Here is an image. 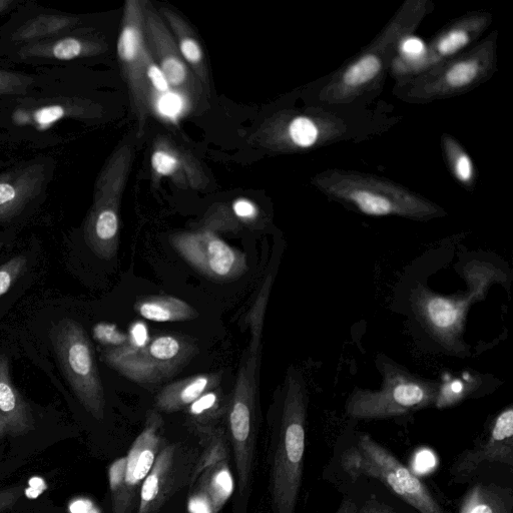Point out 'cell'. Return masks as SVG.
Here are the masks:
<instances>
[{"mask_svg":"<svg viewBox=\"0 0 513 513\" xmlns=\"http://www.w3.org/2000/svg\"><path fill=\"white\" fill-rule=\"evenodd\" d=\"M307 394L301 375L291 368L271 467L275 513H295L302 483L306 448Z\"/></svg>","mask_w":513,"mask_h":513,"instance_id":"obj_1","label":"cell"},{"mask_svg":"<svg viewBox=\"0 0 513 513\" xmlns=\"http://www.w3.org/2000/svg\"><path fill=\"white\" fill-rule=\"evenodd\" d=\"M143 6L144 0H128L118 42L119 61L137 120L139 138L143 137L160 98L171 92L145 42Z\"/></svg>","mask_w":513,"mask_h":513,"instance_id":"obj_2","label":"cell"},{"mask_svg":"<svg viewBox=\"0 0 513 513\" xmlns=\"http://www.w3.org/2000/svg\"><path fill=\"white\" fill-rule=\"evenodd\" d=\"M262 354L246 350L228 403L229 437L234 451L238 487L249 489L259 428V385Z\"/></svg>","mask_w":513,"mask_h":513,"instance_id":"obj_3","label":"cell"},{"mask_svg":"<svg viewBox=\"0 0 513 513\" xmlns=\"http://www.w3.org/2000/svg\"><path fill=\"white\" fill-rule=\"evenodd\" d=\"M342 466L354 479L365 476L381 481L420 513H445L427 486L368 434L343 454Z\"/></svg>","mask_w":513,"mask_h":513,"instance_id":"obj_4","label":"cell"},{"mask_svg":"<svg viewBox=\"0 0 513 513\" xmlns=\"http://www.w3.org/2000/svg\"><path fill=\"white\" fill-rule=\"evenodd\" d=\"M199 353L197 343L180 334L151 338L139 350L106 349L103 360L129 380L144 386L160 384L179 373Z\"/></svg>","mask_w":513,"mask_h":513,"instance_id":"obj_5","label":"cell"},{"mask_svg":"<svg viewBox=\"0 0 513 513\" xmlns=\"http://www.w3.org/2000/svg\"><path fill=\"white\" fill-rule=\"evenodd\" d=\"M54 345L80 402L96 419L105 417L106 398L94 347L84 328L65 319L55 328Z\"/></svg>","mask_w":513,"mask_h":513,"instance_id":"obj_6","label":"cell"},{"mask_svg":"<svg viewBox=\"0 0 513 513\" xmlns=\"http://www.w3.org/2000/svg\"><path fill=\"white\" fill-rule=\"evenodd\" d=\"M438 387L401 370L387 372L379 391L354 393L346 406L354 419L372 420L403 415L434 403Z\"/></svg>","mask_w":513,"mask_h":513,"instance_id":"obj_7","label":"cell"},{"mask_svg":"<svg viewBox=\"0 0 513 513\" xmlns=\"http://www.w3.org/2000/svg\"><path fill=\"white\" fill-rule=\"evenodd\" d=\"M164 420L159 411L147 414L146 424L129 453L110 469L114 513H132L140 503L142 485L162 449Z\"/></svg>","mask_w":513,"mask_h":513,"instance_id":"obj_8","label":"cell"},{"mask_svg":"<svg viewBox=\"0 0 513 513\" xmlns=\"http://www.w3.org/2000/svg\"><path fill=\"white\" fill-rule=\"evenodd\" d=\"M175 251L196 271L216 282H231L248 271L246 255L216 233L199 229L170 237Z\"/></svg>","mask_w":513,"mask_h":513,"instance_id":"obj_9","label":"cell"},{"mask_svg":"<svg viewBox=\"0 0 513 513\" xmlns=\"http://www.w3.org/2000/svg\"><path fill=\"white\" fill-rule=\"evenodd\" d=\"M143 32L147 47L171 92L188 102L197 101L205 91L182 58L159 11L147 0L143 6Z\"/></svg>","mask_w":513,"mask_h":513,"instance_id":"obj_10","label":"cell"},{"mask_svg":"<svg viewBox=\"0 0 513 513\" xmlns=\"http://www.w3.org/2000/svg\"><path fill=\"white\" fill-rule=\"evenodd\" d=\"M200 456L198 449L181 443L162 447L142 485L138 513H157L177 491L193 481Z\"/></svg>","mask_w":513,"mask_h":513,"instance_id":"obj_11","label":"cell"},{"mask_svg":"<svg viewBox=\"0 0 513 513\" xmlns=\"http://www.w3.org/2000/svg\"><path fill=\"white\" fill-rule=\"evenodd\" d=\"M485 463L513 465V408L511 406L496 416L484 439L458 456L451 467V474L456 479L468 478Z\"/></svg>","mask_w":513,"mask_h":513,"instance_id":"obj_12","label":"cell"},{"mask_svg":"<svg viewBox=\"0 0 513 513\" xmlns=\"http://www.w3.org/2000/svg\"><path fill=\"white\" fill-rule=\"evenodd\" d=\"M151 171L155 183L170 179L181 189H206L210 179L200 161L168 136L155 139L151 154Z\"/></svg>","mask_w":513,"mask_h":513,"instance_id":"obj_13","label":"cell"},{"mask_svg":"<svg viewBox=\"0 0 513 513\" xmlns=\"http://www.w3.org/2000/svg\"><path fill=\"white\" fill-rule=\"evenodd\" d=\"M35 429L32 410L12 381L9 359L0 356V440L24 436Z\"/></svg>","mask_w":513,"mask_h":513,"instance_id":"obj_14","label":"cell"},{"mask_svg":"<svg viewBox=\"0 0 513 513\" xmlns=\"http://www.w3.org/2000/svg\"><path fill=\"white\" fill-rule=\"evenodd\" d=\"M222 372L203 373L166 385L155 398L157 411L174 413L185 410L203 394L220 387Z\"/></svg>","mask_w":513,"mask_h":513,"instance_id":"obj_15","label":"cell"},{"mask_svg":"<svg viewBox=\"0 0 513 513\" xmlns=\"http://www.w3.org/2000/svg\"><path fill=\"white\" fill-rule=\"evenodd\" d=\"M169 28L182 58L192 71L203 90L209 91L210 78L203 48L191 26L175 11L169 8L158 10Z\"/></svg>","mask_w":513,"mask_h":513,"instance_id":"obj_16","label":"cell"},{"mask_svg":"<svg viewBox=\"0 0 513 513\" xmlns=\"http://www.w3.org/2000/svg\"><path fill=\"white\" fill-rule=\"evenodd\" d=\"M86 239L99 258L113 259L119 250V211L94 206L86 228Z\"/></svg>","mask_w":513,"mask_h":513,"instance_id":"obj_17","label":"cell"},{"mask_svg":"<svg viewBox=\"0 0 513 513\" xmlns=\"http://www.w3.org/2000/svg\"><path fill=\"white\" fill-rule=\"evenodd\" d=\"M134 310L149 321L185 322L199 317L198 311L186 301L173 296H147L137 300Z\"/></svg>","mask_w":513,"mask_h":513,"instance_id":"obj_18","label":"cell"},{"mask_svg":"<svg viewBox=\"0 0 513 513\" xmlns=\"http://www.w3.org/2000/svg\"><path fill=\"white\" fill-rule=\"evenodd\" d=\"M347 198L364 214L375 217L389 215L419 216L427 212L418 209L415 204L366 189H356L348 193Z\"/></svg>","mask_w":513,"mask_h":513,"instance_id":"obj_19","label":"cell"},{"mask_svg":"<svg viewBox=\"0 0 513 513\" xmlns=\"http://www.w3.org/2000/svg\"><path fill=\"white\" fill-rule=\"evenodd\" d=\"M459 513H512L511 493L494 484H476L464 496Z\"/></svg>","mask_w":513,"mask_h":513,"instance_id":"obj_20","label":"cell"},{"mask_svg":"<svg viewBox=\"0 0 513 513\" xmlns=\"http://www.w3.org/2000/svg\"><path fill=\"white\" fill-rule=\"evenodd\" d=\"M201 474L203 480L198 494L207 501L212 513H218L233 490V479L226 459L210 465Z\"/></svg>","mask_w":513,"mask_h":513,"instance_id":"obj_21","label":"cell"},{"mask_svg":"<svg viewBox=\"0 0 513 513\" xmlns=\"http://www.w3.org/2000/svg\"><path fill=\"white\" fill-rule=\"evenodd\" d=\"M272 284L273 276L269 275L265 279L253 306L246 315L245 323L251 331V341L248 350L252 354H262L263 325Z\"/></svg>","mask_w":513,"mask_h":513,"instance_id":"obj_22","label":"cell"},{"mask_svg":"<svg viewBox=\"0 0 513 513\" xmlns=\"http://www.w3.org/2000/svg\"><path fill=\"white\" fill-rule=\"evenodd\" d=\"M228 403L229 400L223 390L218 387L203 394L186 409L188 414L197 421V425H206V422L227 412Z\"/></svg>","mask_w":513,"mask_h":513,"instance_id":"obj_23","label":"cell"},{"mask_svg":"<svg viewBox=\"0 0 513 513\" xmlns=\"http://www.w3.org/2000/svg\"><path fill=\"white\" fill-rule=\"evenodd\" d=\"M381 70L380 60L373 55L360 59L344 74L343 82L348 87H359L372 81Z\"/></svg>","mask_w":513,"mask_h":513,"instance_id":"obj_24","label":"cell"},{"mask_svg":"<svg viewBox=\"0 0 513 513\" xmlns=\"http://www.w3.org/2000/svg\"><path fill=\"white\" fill-rule=\"evenodd\" d=\"M287 140L298 148L312 147L318 138V130L315 124L305 118L298 117L293 119L286 126Z\"/></svg>","mask_w":513,"mask_h":513,"instance_id":"obj_25","label":"cell"},{"mask_svg":"<svg viewBox=\"0 0 513 513\" xmlns=\"http://www.w3.org/2000/svg\"><path fill=\"white\" fill-rule=\"evenodd\" d=\"M478 74V63L473 60H466L452 66L446 72L444 80L450 88L460 89L473 83Z\"/></svg>","mask_w":513,"mask_h":513,"instance_id":"obj_26","label":"cell"},{"mask_svg":"<svg viewBox=\"0 0 513 513\" xmlns=\"http://www.w3.org/2000/svg\"><path fill=\"white\" fill-rule=\"evenodd\" d=\"M28 266V259L19 255L0 266V298L6 295Z\"/></svg>","mask_w":513,"mask_h":513,"instance_id":"obj_27","label":"cell"},{"mask_svg":"<svg viewBox=\"0 0 513 513\" xmlns=\"http://www.w3.org/2000/svg\"><path fill=\"white\" fill-rule=\"evenodd\" d=\"M95 331L96 337L108 346L107 349L120 348L128 344V334L120 331L116 325L100 324Z\"/></svg>","mask_w":513,"mask_h":513,"instance_id":"obj_28","label":"cell"},{"mask_svg":"<svg viewBox=\"0 0 513 513\" xmlns=\"http://www.w3.org/2000/svg\"><path fill=\"white\" fill-rule=\"evenodd\" d=\"M231 208L238 219L247 228H252L259 220L258 207L248 199H238L232 203Z\"/></svg>","mask_w":513,"mask_h":513,"instance_id":"obj_29","label":"cell"},{"mask_svg":"<svg viewBox=\"0 0 513 513\" xmlns=\"http://www.w3.org/2000/svg\"><path fill=\"white\" fill-rule=\"evenodd\" d=\"M469 42L464 31H454L442 38L438 44V51L442 56H451L463 49Z\"/></svg>","mask_w":513,"mask_h":513,"instance_id":"obj_30","label":"cell"},{"mask_svg":"<svg viewBox=\"0 0 513 513\" xmlns=\"http://www.w3.org/2000/svg\"><path fill=\"white\" fill-rule=\"evenodd\" d=\"M128 339V344L123 346L127 350L135 351L146 347L151 341L147 325L141 321L131 324Z\"/></svg>","mask_w":513,"mask_h":513,"instance_id":"obj_31","label":"cell"},{"mask_svg":"<svg viewBox=\"0 0 513 513\" xmlns=\"http://www.w3.org/2000/svg\"><path fill=\"white\" fill-rule=\"evenodd\" d=\"M83 45L76 39H66L58 43L54 48V56L58 60L71 61L83 53Z\"/></svg>","mask_w":513,"mask_h":513,"instance_id":"obj_32","label":"cell"},{"mask_svg":"<svg viewBox=\"0 0 513 513\" xmlns=\"http://www.w3.org/2000/svg\"><path fill=\"white\" fill-rule=\"evenodd\" d=\"M27 486L17 485L0 489V513L12 509L26 495Z\"/></svg>","mask_w":513,"mask_h":513,"instance_id":"obj_33","label":"cell"},{"mask_svg":"<svg viewBox=\"0 0 513 513\" xmlns=\"http://www.w3.org/2000/svg\"><path fill=\"white\" fill-rule=\"evenodd\" d=\"M65 116V109L61 106H50L39 110L35 119L42 127H49Z\"/></svg>","mask_w":513,"mask_h":513,"instance_id":"obj_34","label":"cell"},{"mask_svg":"<svg viewBox=\"0 0 513 513\" xmlns=\"http://www.w3.org/2000/svg\"><path fill=\"white\" fill-rule=\"evenodd\" d=\"M454 171L461 182H468L473 175V167L469 157L464 153H458L454 160Z\"/></svg>","mask_w":513,"mask_h":513,"instance_id":"obj_35","label":"cell"},{"mask_svg":"<svg viewBox=\"0 0 513 513\" xmlns=\"http://www.w3.org/2000/svg\"><path fill=\"white\" fill-rule=\"evenodd\" d=\"M18 191L11 184H0V215L9 210V206L15 202Z\"/></svg>","mask_w":513,"mask_h":513,"instance_id":"obj_36","label":"cell"},{"mask_svg":"<svg viewBox=\"0 0 513 513\" xmlns=\"http://www.w3.org/2000/svg\"><path fill=\"white\" fill-rule=\"evenodd\" d=\"M401 50L407 57L418 58L424 53L425 46L421 40L409 38L402 43Z\"/></svg>","mask_w":513,"mask_h":513,"instance_id":"obj_37","label":"cell"},{"mask_svg":"<svg viewBox=\"0 0 513 513\" xmlns=\"http://www.w3.org/2000/svg\"><path fill=\"white\" fill-rule=\"evenodd\" d=\"M356 513H395L391 508L377 502L368 501Z\"/></svg>","mask_w":513,"mask_h":513,"instance_id":"obj_38","label":"cell"},{"mask_svg":"<svg viewBox=\"0 0 513 513\" xmlns=\"http://www.w3.org/2000/svg\"><path fill=\"white\" fill-rule=\"evenodd\" d=\"M357 505L351 499H344L335 513H356Z\"/></svg>","mask_w":513,"mask_h":513,"instance_id":"obj_39","label":"cell"},{"mask_svg":"<svg viewBox=\"0 0 513 513\" xmlns=\"http://www.w3.org/2000/svg\"><path fill=\"white\" fill-rule=\"evenodd\" d=\"M3 247H4V244L0 243V251H2Z\"/></svg>","mask_w":513,"mask_h":513,"instance_id":"obj_40","label":"cell"}]
</instances>
